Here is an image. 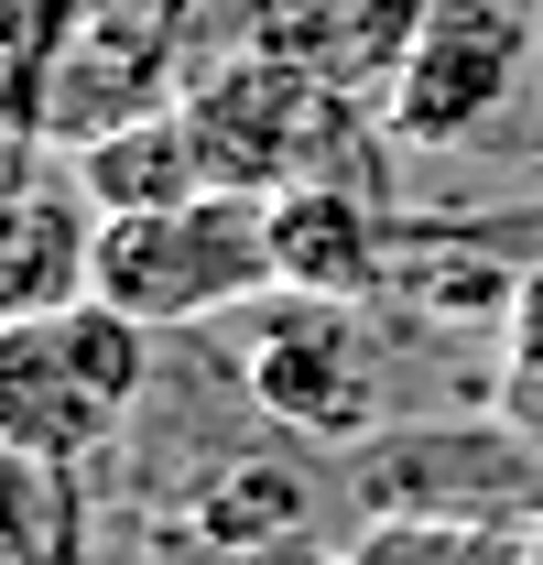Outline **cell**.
<instances>
[{
  "mask_svg": "<svg viewBox=\"0 0 543 565\" xmlns=\"http://www.w3.org/2000/svg\"><path fill=\"white\" fill-rule=\"evenodd\" d=\"M370 109L381 98L327 87V76L283 66L262 44H228V55H206L185 76V120L206 141V174L239 185V196H294V185H370V196H392Z\"/></svg>",
  "mask_w": 543,
  "mask_h": 565,
  "instance_id": "6da1fadb",
  "label": "cell"
},
{
  "mask_svg": "<svg viewBox=\"0 0 543 565\" xmlns=\"http://www.w3.org/2000/svg\"><path fill=\"white\" fill-rule=\"evenodd\" d=\"M533 11H543V0H533Z\"/></svg>",
  "mask_w": 543,
  "mask_h": 565,
  "instance_id": "4fadbf2b",
  "label": "cell"
},
{
  "mask_svg": "<svg viewBox=\"0 0 543 565\" xmlns=\"http://www.w3.org/2000/svg\"><path fill=\"white\" fill-rule=\"evenodd\" d=\"M76 185H87V207H98V217L174 207V196L217 185V174H206L196 120H185V87L152 98V109H131V120H109V131H87V141H76Z\"/></svg>",
  "mask_w": 543,
  "mask_h": 565,
  "instance_id": "9c48e42d",
  "label": "cell"
},
{
  "mask_svg": "<svg viewBox=\"0 0 543 565\" xmlns=\"http://www.w3.org/2000/svg\"><path fill=\"white\" fill-rule=\"evenodd\" d=\"M522 76H533V0H435L413 55L381 87V131L413 152L489 141L500 109L522 98Z\"/></svg>",
  "mask_w": 543,
  "mask_h": 565,
  "instance_id": "5b68a950",
  "label": "cell"
},
{
  "mask_svg": "<svg viewBox=\"0 0 543 565\" xmlns=\"http://www.w3.org/2000/svg\"><path fill=\"white\" fill-rule=\"evenodd\" d=\"M500 414L543 435V262H522L511 305H500Z\"/></svg>",
  "mask_w": 543,
  "mask_h": 565,
  "instance_id": "7c38bea8",
  "label": "cell"
},
{
  "mask_svg": "<svg viewBox=\"0 0 543 565\" xmlns=\"http://www.w3.org/2000/svg\"><path fill=\"white\" fill-rule=\"evenodd\" d=\"M196 533L217 544V555H262L272 533H305V511H316V490H305V468L294 457H228L217 479H196Z\"/></svg>",
  "mask_w": 543,
  "mask_h": 565,
  "instance_id": "8fae6325",
  "label": "cell"
},
{
  "mask_svg": "<svg viewBox=\"0 0 543 565\" xmlns=\"http://www.w3.org/2000/svg\"><path fill=\"white\" fill-rule=\"evenodd\" d=\"M0 565H98V490H87V468L0 446Z\"/></svg>",
  "mask_w": 543,
  "mask_h": 565,
  "instance_id": "30bf717a",
  "label": "cell"
},
{
  "mask_svg": "<svg viewBox=\"0 0 543 565\" xmlns=\"http://www.w3.org/2000/svg\"><path fill=\"white\" fill-rule=\"evenodd\" d=\"M152 392V327L109 294H76L44 316H0V446L66 457L98 479V457L131 435Z\"/></svg>",
  "mask_w": 543,
  "mask_h": 565,
  "instance_id": "7a4b0ae2",
  "label": "cell"
},
{
  "mask_svg": "<svg viewBox=\"0 0 543 565\" xmlns=\"http://www.w3.org/2000/svg\"><path fill=\"white\" fill-rule=\"evenodd\" d=\"M424 11L435 0H239V44L327 76V87L381 98L392 66L413 55V33H424Z\"/></svg>",
  "mask_w": 543,
  "mask_h": 565,
  "instance_id": "8992f818",
  "label": "cell"
},
{
  "mask_svg": "<svg viewBox=\"0 0 543 565\" xmlns=\"http://www.w3.org/2000/svg\"><path fill=\"white\" fill-rule=\"evenodd\" d=\"M98 273V207L76 174H22L0 185V316L76 305Z\"/></svg>",
  "mask_w": 543,
  "mask_h": 565,
  "instance_id": "ba28073f",
  "label": "cell"
},
{
  "mask_svg": "<svg viewBox=\"0 0 543 565\" xmlns=\"http://www.w3.org/2000/svg\"><path fill=\"white\" fill-rule=\"evenodd\" d=\"M87 294H109L152 338L262 305L272 294V196L196 185V196H174V207L98 217V273H87Z\"/></svg>",
  "mask_w": 543,
  "mask_h": 565,
  "instance_id": "3957f363",
  "label": "cell"
},
{
  "mask_svg": "<svg viewBox=\"0 0 543 565\" xmlns=\"http://www.w3.org/2000/svg\"><path fill=\"white\" fill-rule=\"evenodd\" d=\"M239 392H251L262 424L305 435V446L381 435V349H370L359 305H338V294L272 282L251 305V338H239Z\"/></svg>",
  "mask_w": 543,
  "mask_h": 565,
  "instance_id": "277c9868",
  "label": "cell"
},
{
  "mask_svg": "<svg viewBox=\"0 0 543 565\" xmlns=\"http://www.w3.org/2000/svg\"><path fill=\"white\" fill-rule=\"evenodd\" d=\"M392 228H403V207L370 196V185H294V196H272V282L338 294V305H381Z\"/></svg>",
  "mask_w": 543,
  "mask_h": 565,
  "instance_id": "52a82bcc",
  "label": "cell"
}]
</instances>
